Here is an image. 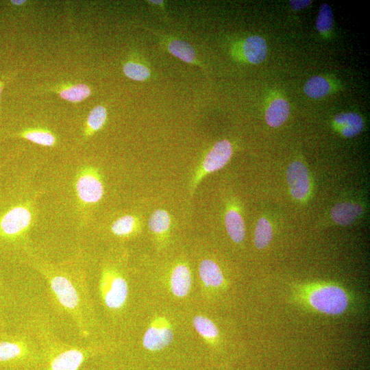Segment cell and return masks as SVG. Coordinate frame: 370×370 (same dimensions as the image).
I'll use <instances>...</instances> for the list:
<instances>
[{"mask_svg": "<svg viewBox=\"0 0 370 370\" xmlns=\"http://www.w3.org/2000/svg\"><path fill=\"white\" fill-rule=\"evenodd\" d=\"M232 153V145L229 140L223 139L217 141L207 152L194 173L190 184V192H194L206 175L225 166Z\"/></svg>", "mask_w": 370, "mask_h": 370, "instance_id": "6da1fadb", "label": "cell"}, {"mask_svg": "<svg viewBox=\"0 0 370 370\" xmlns=\"http://www.w3.org/2000/svg\"><path fill=\"white\" fill-rule=\"evenodd\" d=\"M100 291L105 305L110 309L119 310L125 304L128 296L126 280L116 271L105 269L100 281Z\"/></svg>", "mask_w": 370, "mask_h": 370, "instance_id": "7a4b0ae2", "label": "cell"}, {"mask_svg": "<svg viewBox=\"0 0 370 370\" xmlns=\"http://www.w3.org/2000/svg\"><path fill=\"white\" fill-rule=\"evenodd\" d=\"M310 304L316 310L328 314H338L347 308L348 298L340 287L328 285L314 290L309 296Z\"/></svg>", "mask_w": 370, "mask_h": 370, "instance_id": "3957f363", "label": "cell"}, {"mask_svg": "<svg viewBox=\"0 0 370 370\" xmlns=\"http://www.w3.org/2000/svg\"><path fill=\"white\" fill-rule=\"evenodd\" d=\"M75 191L78 199L84 204H95L102 199L103 184L95 168L84 167L79 171L75 182Z\"/></svg>", "mask_w": 370, "mask_h": 370, "instance_id": "277c9868", "label": "cell"}, {"mask_svg": "<svg viewBox=\"0 0 370 370\" xmlns=\"http://www.w3.org/2000/svg\"><path fill=\"white\" fill-rule=\"evenodd\" d=\"M173 326L166 317L152 319L143 337V346L148 351L157 352L169 346L173 340Z\"/></svg>", "mask_w": 370, "mask_h": 370, "instance_id": "5b68a950", "label": "cell"}, {"mask_svg": "<svg viewBox=\"0 0 370 370\" xmlns=\"http://www.w3.org/2000/svg\"><path fill=\"white\" fill-rule=\"evenodd\" d=\"M32 219V211L25 206L10 208L0 218V235L5 238L19 236L30 226Z\"/></svg>", "mask_w": 370, "mask_h": 370, "instance_id": "8992f818", "label": "cell"}, {"mask_svg": "<svg viewBox=\"0 0 370 370\" xmlns=\"http://www.w3.org/2000/svg\"><path fill=\"white\" fill-rule=\"evenodd\" d=\"M286 179L292 197L304 201L310 193V180L306 165L300 161L291 163L286 170Z\"/></svg>", "mask_w": 370, "mask_h": 370, "instance_id": "52a82bcc", "label": "cell"}, {"mask_svg": "<svg viewBox=\"0 0 370 370\" xmlns=\"http://www.w3.org/2000/svg\"><path fill=\"white\" fill-rule=\"evenodd\" d=\"M153 33L157 35L162 45L172 56L186 63L203 69V64L198 59L195 50L188 42L159 32Z\"/></svg>", "mask_w": 370, "mask_h": 370, "instance_id": "ba28073f", "label": "cell"}, {"mask_svg": "<svg viewBox=\"0 0 370 370\" xmlns=\"http://www.w3.org/2000/svg\"><path fill=\"white\" fill-rule=\"evenodd\" d=\"M240 58L251 64H259L267 54V43L259 36H251L244 39L235 49Z\"/></svg>", "mask_w": 370, "mask_h": 370, "instance_id": "9c48e42d", "label": "cell"}, {"mask_svg": "<svg viewBox=\"0 0 370 370\" xmlns=\"http://www.w3.org/2000/svg\"><path fill=\"white\" fill-rule=\"evenodd\" d=\"M193 278L190 269L184 262L176 264L171 271L169 280V289L175 297L184 298L191 289Z\"/></svg>", "mask_w": 370, "mask_h": 370, "instance_id": "30bf717a", "label": "cell"}, {"mask_svg": "<svg viewBox=\"0 0 370 370\" xmlns=\"http://www.w3.org/2000/svg\"><path fill=\"white\" fill-rule=\"evenodd\" d=\"M51 286L63 306L69 309H74L77 306V293L67 278L60 275L54 276L51 280Z\"/></svg>", "mask_w": 370, "mask_h": 370, "instance_id": "8fae6325", "label": "cell"}, {"mask_svg": "<svg viewBox=\"0 0 370 370\" xmlns=\"http://www.w3.org/2000/svg\"><path fill=\"white\" fill-rule=\"evenodd\" d=\"M364 212L362 206L354 202H339L331 209L330 216L333 221L346 226L353 223Z\"/></svg>", "mask_w": 370, "mask_h": 370, "instance_id": "7c38bea8", "label": "cell"}, {"mask_svg": "<svg viewBox=\"0 0 370 370\" xmlns=\"http://www.w3.org/2000/svg\"><path fill=\"white\" fill-rule=\"evenodd\" d=\"M335 127L347 138L358 134L364 127L362 117L355 112L341 113L334 118Z\"/></svg>", "mask_w": 370, "mask_h": 370, "instance_id": "4fadbf2b", "label": "cell"}, {"mask_svg": "<svg viewBox=\"0 0 370 370\" xmlns=\"http://www.w3.org/2000/svg\"><path fill=\"white\" fill-rule=\"evenodd\" d=\"M199 275L207 288H217L224 282V277L219 266L210 259L203 260L199 265Z\"/></svg>", "mask_w": 370, "mask_h": 370, "instance_id": "5bb4252c", "label": "cell"}, {"mask_svg": "<svg viewBox=\"0 0 370 370\" xmlns=\"http://www.w3.org/2000/svg\"><path fill=\"white\" fill-rule=\"evenodd\" d=\"M225 225L230 238L241 243L245 236V225L242 215L235 208H230L225 214Z\"/></svg>", "mask_w": 370, "mask_h": 370, "instance_id": "9a60e30c", "label": "cell"}, {"mask_svg": "<svg viewBox=\"0 0 370 370\" xmlns=\"http://www.w3.org/2000/svg\"><path fill=\"white\" fill-rule=\"evenodd\" d=\"M289 112L290 106L288 101L281 98L275 99L266 110V122L272 127H279L286 121Z\"/></svg>", "mask_w": 370, "mask_h": 370, "instance_id": "2e32d148", "label": "cell"}, {"mask_svg": "<svg viewBox=\"0 0 370 370\" xmlns=\"http://www.w3.org/2000/svg\"><path fill=\"white\" fill-rule=\"evenodd\" d=\"M83 359L84 354L79 350L64 351L53 359L51 370H77Z\"/></svg>", "mask_w": 370, "mask_h": 370, "instance_id": "e0dca14e", "label": "cell"}, {"mask_svg": "<svg viewBox=\"0 0 370 370\" xmlns=\"http://www.w3.org/2000/svg\"><path fill=\"white\" fill-rule=\"evenodd\" d=\"M193 325L198 334L208 344L216 342L219 331L215 323L208 317L197 314L193 317Z\"/></svg>", "mask_w": 370, "mask_h": 370, "instance_id": "ac0fdd59", "label": "cell"}, {"mask_svg": "<svg viewBox=\"0 0 370 370\" xmlns=\"http://www.w3.org/2000/svg\"><path fill=\"white\" fill-rule=\"evenodd\" d=\"M171 217L164 210H156L149 219V227L150 230L158 236H163L169 232L171 226Z\"/></svg>", "mask_w": 370, "mask_h": 370, "instance_id": "d6986e66", "label": "cell"}, {"mask_svg": "<svg viewBox=\"0 0 370 370\" xmlns=\"http://www.w3.org/2000/svg\"><path fill=\"white\" fill-rule=\"evenodd\" d=\"M304 90L309 97L319 99L328 94L330 90V85L324 77L316 75L306 82Z\"/></svg>", "mask_w": 370, "mask_h": 370, "instance_id": "ffe728a7", "label": "cell"}, {"mask_svg": "<svg viewBox=\"0 0 370 370\" xmlns=\"http://www.w3.org/2000/svg\"><path fill=\"white\" fill-rule=\"evenodd\" d=\"M273 236L272 226L265 217L258 219L254 232V245L261 249L266 247L271 242Z\"/></svg>", "mask_w": 370, "mask_h": 370, "instance_id": "44dd1931", "label": "cell"}, {"mask_svg": "<svg viewBox=\"0 0 370 370\" xmlns=\"http://www.w3.org/2000/svg\"><path fill=\"white\" fill-rule=\"evenodd\" d=\"M138 227V221L133 215H125L117 219L112 225V233L120 237L129 236Z\"/></svg>", "mask_w": 370, "mask_h": 370, "instance_id": "7402d4cb", "label": "cell"}, {"mask_svg": "<svg viewBox=\"0 0 370 370\" xmlns=\"http://www.w3.org/2000/svg\"><path fill=\"white\" fill-rule=\"evenodd\" d=\"M123 71L129 79L144 82L150 78L151 72L149 66L137 61H128L123 64Z\"/></svg>", "mask_w": 370, "mask_h": 370, "instance_id": "603a6c76", "label": "cell"}, {"mask_svg": "<svg viewBox=\"0 0 370 370\" xmlns=\"http://www.w3.org/2000/svg\"><path fill=\"white\" fill-rule=\"evenodd\" d=\"M107 110L103 106L95 107L89 113L86 121V136L101 130L107 120Z\"/></svg>", "mask_w": 370, "mask_h": 370, "instance_id": "cb8c5ba5", "label": "cell"}, {"mask_svg": "<svg viewBox=\"0 0 370 370\" xmlns=\"http://www.w3.org/2000/svg\"><path fill=\"white\" fill-rule=\"evenodd\" d=\"M60 96L71 102H79L91 93L90 88L86 84H77L57 91Z\"/></svg>", "mask_w": 370, "mask_h": 370, "instance_id": "d4e9b609", "label": "cell"}, {"mask_svg": "<svg viewBox=\"0 0 370 370\" xmlns=\"http://www.w3.org/2000/svg\"><path fill=\"white\" fill-rule=\"evenodd\" d=\"M18 136L45 147H51L56 143V138L53 134L43 130H27L18 134Z\"/></svg>", "mask_w": 370, "mask_h": 370, "instance_id": "484cf974", "label": "cell"}, {"mask_svg": "<svg viewBox=\"0 0 370 370\" xmlns=\"http://www.w3.org/2000/svg\"><path fill=\"white\" fill-rule=\"evenodd\" d=\"M333 25V13L331 7L323 3L321 5L317 20L316 27L321 33L329 32Z\"/></svg>", "mask_w": 370, "mask_h": 370, "instance_id": "4316f807", "label": "cell"}, {"mask_svg": "<svg viewBox=\"0 0 370 370\" xmlns=\"http://www.w3.org/2000/svg\"><path fill=\"white\" fill-rule=\"evenodd\" d=\"M23 353L22 346L15 342H0V362L10 361L18 358Z\"/></svg>", "mask_w": 370, "mask_h": 370, "instance_id": "83f0119b", "label": "cell"}, {"mask_svg": "<svg viewBox=\"0 0 370 370\" xmlns=\"http://www.w3.org/2000/svg\"><path fill=\"white\" fill-rule=\"evenodd\" d=\"M312 1L310 0H291L289 1L291 8L295 11L304 9L310 5Z\"/></svg>", "mask_w": 370, "mask_h": 370, "instance_id": "f1b7e54d", "label": "cell"}, {"mask_svg": "<svg viewBox=\"0 0 370 370\" xmlns=\"http://www.w3.org/2000/svg\"><path fill=\"white\" fill-rule=\"evenodd\" d=\"M11 2L14 5H21L23 4L25 2V1H23V0H14V1H11Z\"/></svg>", "mask_w": 370, "mask_h": 370, "instance_id": "f546056e", "label": "cell"}, {"mask_svg": "<svg viewBox=\"0 0 370 370\" xmlns=\"http://www.w3.org/2000/svg\"><path fill=\"white\" fill-rule=\"evenodd\" d=\"M1 88H2V84L0 83V95H1Z\"/></svg>", "mask_w": 370, "mask_h": 370, "instance_id": "4dcf8cb0", "label": "cell"}]
</instances>
